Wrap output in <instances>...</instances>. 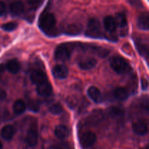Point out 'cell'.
<instances>
[{"mask_svg":"<svg viewBox=\"0 0 149 149\" xmlns=\"http://www.w3.org/2000/svg\"><path fill=\"white\" fill-rule=\"evenodd\" d=\"M110 65L113 71L119 74H125L130 71V66L123 58L115 56L111 59Z\"/></svg>","mask_w":149,"mask_h":149,"instance_id":"1","label":"cell"},{"mask_svg":"<svg viewBox=\"0 0 149 149\" xmlns=\"http://www.w3.org/2000/svg\"><path fill=\"white\" fill-rule=\"evenodd\" d=\"M56 20L53 14L49 13H44L39 20V26L43 31L49 32L54 29Z\"/></svg>","mask_w":149,"mask_h":149,"instance_id":"2","label":"cell"},{"mask_svg":"<svg viewBox=\"0 0 149 149\" xmlns=\"http://www.w3.org/2000/svg\"><path fill=\"white\" fill-rule=\"evenodd\" d=\"M86 36L89 37L97 38L100 35V23L98 20L92 18L89 20L86 30Z\"/></svg>","mask_w":149,"mask_h":149,"instance_id":"3","label":"cell"},{"mask_svg":"<svg viewBox=\"0 0 149 149\" xmlns=\"http://www.w3.org/2000/svg\"><path fill=\"white\" fill-rule=\"evenodd\" d=\"M97 141V136L91 131L84 132L80 137V143L84 148H89L94 145Z\"/></svg>","mask_w":149,"mask_h":149,"instance_id":"4","label":"cell"},{"mask_svg":"<svg viewBox=\"0 0 149 149\" xmlns=\"http://www.w3.org/2000/svg\"><path fill=\"white\" fill-rule=\"evenodd\" d=\"M70 57H71V52L67 47L64 45H59L55 49V58L57 61L64 62L69 60Z\"/></svg>","mask_w":149,"mask_h":149,"instance_id":"5","label":"cell"},{"mask_svg":"<svg viewBox=\"0 0 149 149\" xmlns=\"http://www.w3.org/2000/svg\"><path fill=\"white\" fill-rule=\"evenodd\" d=\"M26 142L28 146L34 147L38 143V133L36 127L32 126L29 128L26 137Z\"/></svg>","mask_w":149,"mask_h":149,"instance_id":"6","label":"cell"},{"mask_svg":"<svg viewBox=\"0 0 149 149\" xmlns=\"http://www.w3.org/2000/svg\"><path fill=\"white\" fill-rule=\"evenodd\" d=\"M52 74L54 77L59 79H65L68 75V69L64 65H56L52 68Z\"/></svg>","mask_w":149,"mask_h":149,"instance_id":"7","label":"cell"},{"mask_svg":"<svg viewBox=\"0 0 149 149\" xmlns=\"http://www.w3.org/2000/svg\"><path fill=\"white\" fill-rule=\"evenodd\" d=\"M36 92L39 95L42 96V97H47V96L50 95L52 92V85L47 81L38 84L37 87H36Z\"/></svg>","mask_w":149,"mask_h":149,"instance_id":"8","label":"cell"},{"mask_svg":"<svg viewBox=\"0 0 149 149\" xmlns=\"http://www.w3.org/2000/svg\"><path fill=\"white\" fill-rule=\"evenodd\" d=\"M31 80L32 82L35 84H40L42 83L47 81V76L43 71H34L30 75Z\"/></svg>","mask_w":149,"mask_h":149,"instance_id":"9","label":"cell"},{"mask_svg":"<svg viewBox=\"0 0 149 149\" xmlns=\"http://www.w3.org/2000/svg\"><path fill=\"white\" fill-rule=\"evenodd\" d=\"M134 132L138 135H145L148 132V125L143 121H138L132 125Z\"/></svg>","mask_w":149,"mask_h":149,"instance_id":"10","label":"cell"},{"mask_svg":"<svg viewBox=\"0 0 149 149\" xmlns=\"http://www.w3.org/2000/svg\"><path fill=\"white\" fill-rule=\"evenodd\" d=\"M97 64V61L93 58H83L81 61L79 62V67L81 68V70H87L92 69L94 68Z\"/></svg>","mask_w":149,"mask_h":149,"instance_id":"11","label":"cell"},{"mask_svg":"<svg viewBox=\"0 0 149 149\" xmlns=\"http://www.w3.org/2000/svg\"><path fill=\"white\" fill-rule=\"evenodd\" d=\"M10 10L14 15H20L24 12V5L19 0H15L10 4Z\"/></svg>","mask_w":149,"mask_h":149,"instance_id":"12","label":"cell"},{"mask_svg":"<svg viewBox=\"0 0 149 149\" xmlns=\"http://www.w3.org/2000/svg\"><path fill=\"white\" fill-rule=\"evenodd\" d=\"M138 26L140 29L148 31L149 29V15L147 12L142 13L138 17Z\"/></svg>","mask_w":149,"mask_h":149,"instance_id":"13","label":"cell"},{"mask_svg":"<svg viewBox=\"0 0 149 149\" xmlns=\"http://www.w3.org/2000/svg\"><path fill=\"white\" fill-rule=\"evenodd\" d=\"M87 95L90 97V98L95 103H100L102 101V95L100 90L96 87H89L87 90Z\"/></svg>","mask_w":149,"mask_h":149,"instance_id":"14","label":"cell"},{"mask_svg":"<svg viewBox=\"0 0 149 149\" xmlns=\"http://www.w3.org/2000/svg\"><path fill=\"white\" fill-rule=\"evenodd\" d=\"M103 25L107 31L111 32H114L116 29V25L115 23L114 17L112 16H106L103 20Z\"/></svg>","mask_w":149,"mask_h":149,"instance_id":"15","label":"cell"},{"mask_svg":"<svg viewBox=\"0 0 149 149\" xmlns=\"http://www.w3.org/2000/svg\"><path fill=\"white\" fill-rule=\"evenodd\" d=\"M15 135V129L12 125H5L1 130V135L6 141H10Z\"/></svg>","mask_w":149,"mask_h":149,"instance_id":"16","label":"cell"},{"mask_svg":"<svg viewBox=\"0 0 149 149\" xmlns=\"http://www.w3.org/2000/svg\"><path fill=\"white\" fill-rule=\"evenodd\" d=\"M107 112L109 116L113 119H119V118L123 117L124 114H125L123 109L119 107H116V106L110 107L108 109Z\"/></svg>","mask_w":149,"mask_h":149,"instance_id":"17","label":"cell"},{"mask_svg":"<svg viewBox=\"0 0 149 149\" xmlns=\"http://www.w3.org/2000/svg\"><path fill=\"white\" fill-rule=\"evenodd\" d=\"M55 135L60 139H64L69 135V130L68 127L64 125H58L55 129Z\"/></svg>","mask_w":149,"mask_h":149,"instance_id":"18","label":"cell"},{"mask_svg":"<svg viewBox=\"0 0 149 149\" xmlns=\"http://www.w3.org/2000/svg\"><path fill=\"white\" fill-rule=\"evenodd\" d=\"M113 95L117 100H120V101H123V100L127 99L128 96H129V93H128L127 90L126 88L118 87L113 91Z\"/></svg>","mask_w":149,"mask_h":149,"instance_id":"19","label":"cell"},{"mask_svg":"<svg viewBox=\"0 0 149 149\" xmlns=\"http://www.w3.org/2000/svg\"><path fill=\"white\" fill-rule=\"evenodd\" d=\"M6 68H7V69L8 70V71H10L11 74H17V73L20 71V63L15 59L10 60V61L7 62V65H6Z\"/></svg>","mask_w":149,"mask_h":149,"instance_id":"20","label":"cell"},{"mask_svg":"<svg viewBox=\"0 0 149 149\" xmlns=\"http://www.w3.org/2000/svg\"><path fill=\"white\" fill-rule=\"evenodd\" d=\"M103 113L101 111H94L89 116L87 122L90 125H94L100 122L103 119Z\"/></svg>","mask_w":149,"mask_h":149,"instance_id":"21","label":"cell"},{"mask_svg":"<svg viewBox=\"0 0 149 149\" xmlns=\"http://www.w3.org/2000/svg\"><path fill=\"white\" fill-rule=\"evenodd\" d=\"M13 112L15 114L20 115L23 113L26 109V105L22 100H17L13 104Z\"/></svg>","mask_w":149,"mask_h":149,"instance_id":"22","label":"cell"},{"mask_svg":"<svg viewBox=\"0 0 149 149\" xmlns=\"http://www.w3.org/2000/svg\"><path fill=\"white\" fill-rule=\"evenodd\" d=\"M115 23H116V27L124 28L127 26V17L122 13H118L114 17Z\"/></svg>","mask_w":149,"mask_h":149,"instance_id":"23","label":"cell"},{"mask_svg":"<svg viewBox=\"0 0 149 149\" xmlns=\"http://www.w3.org/2000/svg\"><path fill=\"white\" fill-rule=\"evenodd\" d=\"M136 46H137V49H138V51H139V52L141 53V55L145 57H148V45L143 43V42H136Z\"/></svg>","mask_w":149,"mask_h":149,"instance_id":"24","label":"cell"},{"mask_svg":"<svg viewBox=\"0 0 149 149\" xmlns=\"http://www.w3.org/2000/svg\"><path fill=\"white\" fill-rule=\"evenodd\" d=\"M17 27V23L15 22H8L1 26V29L6 31H13Z\"/></svg>","mask_w":149,"mask_h":149,"instance_id":"25","label":"cell"},{"mask_svg":"<svg viewBox=\"0 0 149 149\" xmlns=\"http://www.w3.org/2000/svg\"><path fill=\"white\" fill-rule=\"evenodd\" d=\"M49 111L52 114H59V113H61L63 111V107L59 103H55V104H53L49 107Z\"/></svg>","mask_w":149,"mask_h":149,"instance_id":"26","label":"cell"},{"mask_svg":"<svg viewBox=\"0 0 149 149\" xmlns=\"http://www.w3.org/2000/svg\"><path fill=\"white\" fill-rule=\"evenodd\" d=\"M28 108L31 111L34 112H37L39 111V103L36 100H31L28 103Z\"/></svg>","mask_w":149,"mask_h":149,"instance_id":"27","label":"cell"},{"mask_svg":"<svg viewBox=\"0 0 149 149\" xmlns=\"http://www.w3.org/2000/svg\"><path fill=\"white\" fill-rule=\"evenodd\" d=\"M65 33H68V34L76 35L77 33H80V29L79 27H77V26H74L73 25V26H70L68 27H67Z\"/></svg>","mask_w":149,"mask_h":149,"instance_id":"28","label":"cell"},{"mask_svg":"<svg viewBox=\"0 0 149 149\" xmlns=\"http://www.w3.org/2000/svg\"><path fill=\"white\" fill-rule=\"evenodd\" d=\"M6 13V7L5 4L3 1H0V16L4 15Z\"/></svg>","mask_w":149,"mask_h":149,"instance_id":"29","label":"cell"},{"mask_svg":"<svg viewBox=\"0 0 149 149\" xmlns=\"http://www.w3.org/2000/svg\"><path fill=\"white\" fill-rule=\"evenodd\" d=\"M41 0H27V2L29 3V4L30 6L33 7H37L38 4H39Z\"/></svg>","mask_w":149,"mask_h":149,"instance_id":"30","label":"cell"},{"mask_svg":"<svg viewBox=\"0 0 149 149\" xmlns=\"http://www.w3.org/2000/svg\"><path fill=\"white\" fill-rule=\"evenodd\" d=\"M148 80H147L146 79H142V80H141V87H142L143 90H146L147 89H148Z\"/></svg>","mask_w":149,"mask_h":149,"instance_id":"31","label":"cell"},{"mask_svg":"<svg viewBox=\"0 0 149 149\" xmlns=\"http://www.w3.org/2000/svg\"><path fill=\"white\" fill-rule=\"evenodd\" d=\"M130 2L131 4L136 7H142V2L141 0H130Z\"/></svg>","mask_w":149,"mask_h":149,"instance_id":"32","label":"cell"},{"mask_svg":"<svg viewBox=\"0 0 149 149\" xmlns=\"http://www.w3.org/2000/svg\"><path fill=\"white\" fill-rule=\"evenodd\" d=\"M6 97H7V94H6L5 91L3 90L2 89H0V102L5 100Z\"/></svg>","mask_w":149,"mask_h":149,"instance_id":"33","label":"cell"},{"mask_svg":"<svg viewBox=\"0 0 149 149\" xmlns=\"http://www.w3.org/2000/svg\"><path fill=\"white\" fill-rule=\"evenodd\" d=\"M4 71H5V66L4 65H0V77L2 76V74H4Z\"/></svg>","mask_w":149,"mask_h":149,"instance_id":"34","label":"cell"},{"mask_svg":"<svg viewBox=\"0 0 149 149\" xmlns=\"http://www.w3.org/2000/svg\"><path fill=\"white\" fill-rule=\"evenodd\" d=\"M25 149H33V147H30V146H27V147H26V148Z\"/></svg>","mask_w":149,"mask_h":149,"instance_id":"35","label":"cell"},{"mask_svg":"<svg viewBox=\"0 0 149 149\" xmlns=\"http://www.w3.org/2000/svg\"><path fill=\"white\" fill-rule=\"evenodd\" d=\"M2 148V143H1V141H0V149Z\"/></svg>","mask_w":149,"mask_h":149,"instance_id":"36","label":"cell"},{"mask_svg":"<svg viewBox=\"0 0 149 149\" xmlns=\"http://www.w3.org/2000/svg\"><path fill=\"white\" fill-rule=\"evenodd\" d=\"M143 149H148V146H147V147H146V148H143Z\"/></svg>","mask_w":149,"mask_h":149,"instance_id":"37","label":"cell"},{"mask_svg":"<svg viewBox=\"0 0 149 149\" xmlns=\"http://www.w3.org/2000/svg\"><path fill=\"white\" fill-rule=\"evenodd\" d=\"M55 149H63V148H55Z\"/></svg>","mask_w":149,"mask_h":149,"instance_id":"38","label":"cell"}]
</instances>
